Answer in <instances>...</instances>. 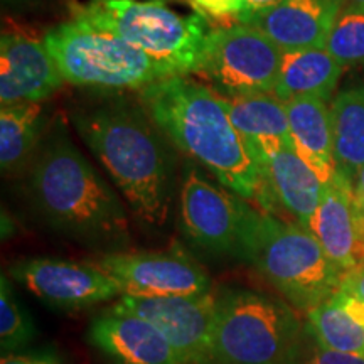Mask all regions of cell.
Returning <instances> with one entry per match:
<instances>
[{"mask_svg":"<svg viewBox=\"0 0 364 364\" xmlns=\"http://www.w3.org/2000/svg\"><path fill=\"white\" fill-rule=\"evenodd\" d=\"M241 260L253 265L292 306L307 312L338 292L346 277L311 230L255 208Z\"/></svg>","mask_w":364,"mask_h":364,"instance_id":"4","label":"cell"},{"mask_svg":"<svg viewBox=\"0 0 364 364\" xmlns=\"http://www.w3.org/2000/svg\"><path fill=\"white\" fill-rule=\"evenodd\" d=\"M218 294L176 297H130L122 295L108 312L145 318L166 336L182 364H213Z\"/></svg>","mask_w":364,"mask_h":364,"instance_id":"10","label":"cell"},{"mask_svg":"<svg viewBox=\"0 0 364 364\" xmlns=\"http://www.w3.org/2000/svg\"><path fill=\"white\" fill-rule=\"evenodd\" d=\"M65 80L44 41L24 33H2L0 39V103H41Z\"/></svg>","mask_w":364,"mask_h":364,"instance_id":"14","label":"cell"},{"mask_svg":"<svg viewBox=\"0 0 364 364\" xmlns=\"http://www.w3.org/2000/svg\"><path fill=\"white\" fill-rule=\"evenodd\" d=\"M71 122L136 220L154 230L166 225L174 203L176 157L140 100L90 103L73 112Z\"/></svg>","mask_w":364,"mask_h":364,"instance_id":"1","label":"cell"},{"mask_svg":"<svg viewBox=\"0 0 364 364\" xmlns=\"http://www.w3.org/2000/svg\"><path fill=\"white\" fill-rule=\"evenodd\" d=\"M253 206L225 186H216L189 164L179 189L182 235L194 247L241 260L243 236Z\"/></svg>","mask_w":364,"mask_h":364,"instance_id":"9","label":"cell"},{"mask_svg":"<svg viewBox=\"0 0 364 364\" xmlns=\"http://www.w3.org/2000/svg\"><path fill=\"white\" fill-rule=\"evenodd\" d=\"M329 112L338 171L354 179L364 166V85L339 93Z\"/></svg>","mask_w":364,"mask_h":364,"instance_id":"22","label":"cell"},{"mask_svg":"<svg viewBox=\"0 0 364 364\" xmlns=\"http://www.w3.org/2000/svg\"><path fill=\"white\" fill-rule=\"evenodd\" d=\"M38 329L27 312L17 299L16 290L7 279L6 273L0 275V349L2 354L17 353L33 343Z\"/></svg>","mask_w":364,"mask_h":364,"instance_id":"24","label":"cell"},{"mask_svg":"<svg viewBox=\"0 0 364 364\" xmlns=\"http://www.w3.org/2000/svg\"><path fill=\"white\" fill-rule=\"evenodd\" d=\"M307 324L326 348L364 356V326L341 306L334 295L307 312Z\"/></svg>","mask_w":364,"mask_h":364,"instance_id":"23","label":"cell"},{"mask_svg":"<svg viewBox=\"0 0 364 364\" xmlns=\"http://www.w3.org/2000/svg\"><path fill=\"white\" fill-rule=\"evenodd\" d=\"M73 17L120 36L171 78L198 75L211 31L201 16H181L161 0H91Z\"/></svg>","mask_w":364,"mask_h":364,"instance_id":"5","label":"cell"},{"mask_svg":"<svg viewBox=\"0 0 364 364\" xmlns=\"http://www.w3.org/2000/svg\"><path fill=\"white\" fill-rule=\"evenodd\" d=\"M252 152L262 172L260 211L277 216V209H280L297 225L311 230L312 216L326 189L324 182L289 145L252 147Z\"/></svg>","mask_w":364,"mask_h":364,"instance_id":"13","label":"cell"},{"mask_svg":"<svg viewBox=\"0 0 364 364\" xmlns=\"http://www.w3.org/2000/svg\"><path fill=\"white\" fill-rule=\"evenodd\" d=\"M284 53L255 27L235 26L211 29L198 75L211 81L220 95L273 93Z\"/></svg>","mask_w":364,"mask_h":364,"instance_id":"8","label":"cell"},{"mask_svg":"<svg viewBox=\"0 0 364 364\" xmlns=\"http://www.w3.org/2000/svg\"><path fill=\"white\" fill-rule=\"evenodd\" d=\"M221 98L235 129L247 140L250 147H294L285 102H282L277 95H221Z\"/></svg>","mask_w":364,"mask_h":364,"instance_id":"19","label":"cell"},{"mask_svg":"<svg viewBox=\"0 0 364 364\" xmlns=\"http://www.w3.org/2000/svg\"><path fill=\"white\" fill-rule=\"evenodd\" d=\"M7 273L41 302L61 311H78L122 297L115 279L91 262L26 258L12 263Z\"/></svg>","mask_w":364,"mask_h":364,"instance_id":"12","label":"cell"},{"mask_svg":"<svg viewBox=\"0 0 364 364\" xmlns=\"http://www.w3.org/2000/svg\"><path fill=\"white\" fill-rule=\"evenodd\" d=\"M90 262L113 277L122 295L130 297H176L211 290L208 273L179 248L118 250Z\"/></svg>","mask_w":364,"mask_h":364,"instance_id":"11","label":"cell"},{"mask_svg":"<svg viewBox=\"0 0 364 364\" xmlns=\"http://www.w3.org/2000/svg\"><path fill=\"white\" fill-rule=\"evenodd\" d=\"M36 213L59 235L103 253L129 250V213L112 186L54 120L24 172Z\"/></svg>","mask_w":364,"mask_h":364,"instance_id":"2","label":"cell"},{"mask_svg":"<svg viewBox=\"0 0 364 364\" xmlns=\"http://www.w3.org/2000/svg\"><path fill=\"white\" fill-rule=\"evenodd\" d=\"M343 12H364V0H336Z\"/></svg>","mask_w":364,"mask_h":364,"instance_id":"32","label":"cell"},{"mask_svg":"<svg viewBox=\"0 0 364 364\" xmlns=\"http://www.w3.org/2000/svg\"><path fill=\"white\" fill-rule=\"evenodd\" d=\"M88 341L120 364H182L156 326L130 314L105 311L90 324Z\"/></svg>","mask_w":364,"mask_h":364,"instance_id":"17","label":"cell"},{"mask_svg":"<svg viewBox=\"0 0 364 364\" xmlns=\"http://www.w3.org/2000/svg\"><path fill=\"white\" fill-rule=\"evenodd\" d=\"M290 135L295 152L316 172L324 184H329L338 172L334 157L331 112L321 98H295L285 102Z\"/></svg>","mask_w":364,"mask_h":364,"instance_id":"18","label":"cell"},{"mask_svg":"<svg viewBox=\"0 0 364 364\" xmlns=\"http://www.w3.org/2000/svg\"><path fill=\"white\" fill-rule=\"evenodd\" d=\"M304 326L284 300L248 289L218 294L213 364H289Z\"/></svg>","mask_w":364,"mask_h":364,"instance_id":"6","label":"cell"},{"mask_svg":"<svg viewBox=\"0 0 364 364\" xmlns=\"http://www.w3.org/2000/svg\"><path fill=\"white\" fill-rule=\"evenodd\" d=\"M199 11L209 14L213 17H235L238 14L240 0H193Z\"/></svg>","mask_w":364,"mask_h":364,"instance_id":"28","label":"cell"},{"mask_svg":"<svg viewBox=\"0 0 364 364\" xmlns=\"http://www.w3.org/2000/svg\"><path fill=\"white\" fill-rule=\"evenodd\" d=\"M289 364H364V356L341 353L318 343L309 324L302 332V339Z\"/></svg>","mask_w":364,"mask_h":364,"instance_id":"26","label":"cell"},{"mask_svg":"<svg viewBox=\"0 0 364 364\" xmlns=\"http://www.w3.org/2000/svg\"><path fill=\"white\" fill-rule=\"evenodd\" d=\"M46 130L39 103L0 108V169L4 176L24 174Z\"/></svg>","mask_w":364,"mask_h":364,"instance_id":"21","label":"cell"},{"mask_svg":"<svg viewBox=\"0 0 364 364\" xmlns=\"http://www.w3.org/2000/svg\"><path fill=\"white\" fill-rule=\"evenodd\" d=\"M311 231L343 272L364 267V215L354 199L353 179L338 171L326 184Z\"/></svg>","mask_w":364,"mask_h":364,"instance_id":"15","label":"cell"},{"mask_svg":"<svg viewBox=\"0 0 364 364\" xmlns=\"http://www.w3.org/2000/svg\"><path fill=\"white\" fill-rule=\"evenodd\" d=\"M353 186H354V199H356L359 211L364 215V166L356 172V176H354Z\"/></svg>","mask_w":364,"mask_h":364,"instance_id":"31","label":"cell"},{"mask_svg":"<svg viewBox=\"0 0 364 364\" xmlns=\"http://www.w3.org/2000/svg\"><path fill=\"white\" fill-rule=\"evenodd\" d=\"M284 2V0H240L238 14H236V22L247 19V17L253 16V14L267 11L277 4Z\"/></svg>","mask_w":364,"mask_h":364,"instance_id":"30","label":"cell"},{"mask_svg":"<svg viewBox=\"0 0 364 364\" xmlns=\"http://www.w3.org/2000/svg\"><path fill=\"white\" fill-rule=\"evenodd\" d=\"M343 70L326 48L284 53L273 95L282 102L295 98H321L327 102L339 83Z\"/></svg>","mask_w":364,"mask_h":364,"instance_id":"20","label":"cell"},{"mask_svg":"<svg viewBox=\"0 0 364 364\" xmlns=\"http://www.w3.org/2000/svg\"><path fill=\"white\" fill-rule=\"evenodd\" d=\"M139 100L172 145L226 189L258 203L260 167L215 88L174 76L145 86Z\"/></svg>","mask_w":364,"mask_h":364,"instance_id":"3","label":"cell"},{"mask_svg":"<svg viewBox=\"0 0 364 364\" xmlns=\"http://www.w3.org/2000/svg\"><path fill=\"white\" fill-rule=\"evenodd\" d=\"M341 9L336 0H284L240 21L265 34L282 53L326 48Z\"/></svg>","mask_w":364,"mask_h":364,"instance_id":"16","label":"cell"},{"mask_svg":"<svg viewBox=\"0 0 364 364\" xmlns=\"http://www.w3.org/2000/svg\"><path fill=\"white\" fill-rule=\"evenodd\" d=\"M326 51L341 66L364 63V12H343L332 27Z\"/></svg>","mask_w":364,"mask_h":364,"instance_id":"25","label":"cell"},{"mask_svg":"<svg viewBox=\"0 0 364 364\" xmlns=\"http://www.w3.org/2000/svg\"><path fill=\"white\" fill-rule=\"evenodd\" d=\"M0 364H63V361L54 351L43 349V351L33 353L2 354Z\"/></svg>","mask_w":364,"mask_h":364,"instance_id":"27","label":"cell"},{"mask_svg":"<svg viewBox=\"0 0 364 364\" xmlns=\"http://www.w3.org/2000/svg\"><path fill=\"white\" fill-rule=\"evenodd\" d=\"M339 290H344V292L351 294L364 302V267L346 273Z\"/></svg>","mask_w":364,"mask_h":364,"instance_id":"29","label":"cell"},{"mask_svg":"<svg viewBox=\"0 0 364 364\" xmlns=\"http://www.w3.org/2000/svg\"><path fill=\"white\" fill-rule=\"evenodd\" d=\"M43 41L65 83L102 90H144L171 78L161 65L120 36L75 17L48 31Z\"/></svg>","mask_w":364,"mask_h":364,"instance_id":"7","label":"cell"}]
</instances>
